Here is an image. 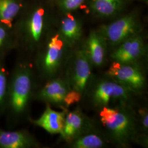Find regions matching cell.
<instances>
[{
    "instance_id": "8992f818",
    "label": "cell",
    "mask_w": 148,
    "mask_h": 148,
    "mask_svg": "<svg viewBox=\"0 0 148 148\" xmlns=\"http://www.w3.org/2000/svg\"><path fill=\"white\" fill-rule=\"evenodd\" d=\"M67 48L58 33L50 38L40 62L45 76L53 77L65 68L69 56L66 53Z\"/></svg>"
},
{
    "instance_id": "5bb4252c",
    "label": "cell",
    "mask_w": 148,
    "mask_h": 148,
    "mask_svg": "<svg viewBox=\"0 0 148 148\" xmlns=\"http://www.w3.org/2000/svg\"><path fill=\"white\" fill-rule=\"evenodd\" d=\"M81 23L73 16H65L60 21L59 35L68 48L74 47L82 36Z\"/></svg>"
},
{
    "instance_id": "3957f363",
    "label": "cell",
    "mask_w": 148,
    "mask_h": 148,
    "mask_svg": "<svg viewBox=\"0 0 148 148\" xmlns=\"http://www.w3.org/2000/svg\"><path fill=\"white\" fill-rule=\"evenodd\" d=\"M93 66L85 47L69 54L65 68V76L70 88L82 96L92 79Z\"/></svg>"
},
{
    "instance_id": "2e32d148",
    "label": "cell",
    "mask_w": 148,
    "mask_h": 148,
    "mask_svg": "<svg viewBox=\"0 0 148 148\" xmlns=\"http://www.w3.org/2000/svg\"><path fill=\"white\" fill-rule=\"evenodd\" d=\"M125 0H91L90 8L97 16L109 17L121 11Z\"/></svg>"
},
{
    "instance_id": "ac0fdd59",
    "label": "cell",
    "mask_w": 148,
    "mask_h": 148,
    "mask_svg": "<svg viewBox=\"0 0 148 148\" xmlns=\"http://www.w3.org/2000/svg\"><path fill=\"white\" fill-rule=\"evenodd\" d=\"M20 10V5L15 0H0V21L7 25Z\"/></svg>"
},
{
    "instance_id": "30bf717a",
    "label": "cell",
    "mask_w": 148,
    "mask_h": 148,
    "mask_svg": "<svg viewBox=\"0 0 148 148\" xmlns=\"http://www.w3.org/2000/svg\"><path fill=\"white\" fill-rule=\"evenodd\" d=\"M71 89L65 76L54 77L43 87L38 94V98L49 104L58 106L64 109V99Z\"/></svg>"
},
{
    "instance_id": "5b68a950",
    "label": "cell",
    "mask_w": 148,
    "mask_h": 148,
    "mask_svg": "<svg viewBox=\"0 0 148 148\" xmlns=\"http://www.w3.org/2000/svg\"><path fill=\"white\" fill-rule=\"evenodd\" d=\"M143 64H122L112 62L105 75L138 95L142 93L147 86L146 75Z\"/></svg>"
},
{
    "instance_id": "52a82bcc",
    "label": "cell",
    "mask_w": 148,
    "mask_h": 148,
    "mask_svg": "<svg viewBox=\"0 0 148 148\" xmlns=\"http://www.w3.org/2000/svg\"><path fill=\"white\" fill-rule=\"evenodd\" d=\"M146 53V43L140 34L128 39L114 48L110 54V59L112 62L119 63H142Z\"/></svg>"
},
{
    "instance_id": "ba28073f",
    "label": "cell",
    "mask_w": 148,
    "mask_h": 148,
    "mask_svg": "<svg viewBox=\"0 0 148 148\" xmlns=\"http://www.w3.org/2000/svg\"><path fill=\"white\" fill-rule=\"evenodd\" d=\"M32 89V76L30 70L21 69L16 75L11 92V104L16 113L25 110L27 106Z\"/></svg>"
},
{
    "instance_id": "9c48e42d",
    "label": "cell",
    "mask_w": 148,
    "mask_h": 148,
    "mask_svg": "<svg viewBox=\"0 0 148 148\" xmlns=\"http://www.w3.org/2000/svg\"><path fill=\"white\" fill-rule=\"evenodd\" d=\"M92 126L93 123L77 107L72 111H66L63 130L60 136L68 143Z\"/></svg>"
},
{
    "instance_id": "6da1fadb",
    "label": "cell",
    "mask_w": 148,
    "mask_h": 148,
    "mask_svg": "<svg viewBox=\"0 0 148 148\" xmlns=\"http://www.w3.org/2000/svg\"><path fill=\"white\" fill-rule=\"evenodd\" d=\"M102 132L110 142L126 147L133 142H146V136L140 133L136 111L133 106L105 107L97 110Z\"/></svg>"
},
{
    "instance_id": "ffe728a7",
    "label": "cell",
    "mask_w": 148,
    "mask_h": 148,
    "mask_svg": "<svg viewBox=\"0 0 148 148\" xmlns=\"http://www.w3.org/2000/svg\"><path fill=\"white\" fill-rule=\"evenodd\" d=\"M82 99V95L79 92L74 90H69L64 99V108L65 109H68L69 107L75 103H79Z\"/></svg>"
},
{
    "instance_id": "7c38bea8",
    "label": "cell",
    "mask_w": 148,
    "mask_h": 148,
    "mask_svg": "<svg viewBox=\"0 0 148 148\" xmlns=\"http://www.w3.org/2000/svg\"><path fill=\"white\" fill-rule=\"evenodd\" d=\"M67 110L68 109H63L62 111H56L47 105L42 114L38 119L34 121V123L42 128L50 134L61 135Z\"/></svg>"
},
{
    "instance_id": "7a4b0ae2",
    "label": "cell",
    "mask_w": 148,
    "mask_h": 148,
    "mask_svg": "<svg viewBox=\"0 0 148 148\" xmlns=\"http://www.w3.org/2000/svg\"><path fill=\"white\" fill-rule=\"evenodd\" d=\"M138 95L104 74L93 77L82 99L98 110L105 107L134 106Z\"/></svg>"
},
{
    "instance_id": "9a60e30c",
    "label": "cell",
    "mask_w": 148,
    "mask_h": 148,
    "mask_svg": "<svg viewBox=\"0 0 148 148\" xmlns=\"http://www.w3.org/2000/svg\"><path fill=\"white\" fill-rule=\"evenodd\" d=\"M33 143L32 138L25 133L0 131V146L2 148H26Z\"/></svg>"
},
{
    "instance_id": "603a6c76",
    "label": "cell",
    "mask_w": 148,
    "mask_h": 148,
    "mask_svg": "<svg viewBox=\"0 0 148 148\" xmlns=\"http://www.w3.org/2000/svg\"><path fill=\"white\" fill-rule=\"evenodd\" d=\"M6 33H5V30L0 27V46L2 45V43L3 42L5 38Z\"/></svg>"
},
{
    "instance_id": "7402d4cb",
    "label": "cell",
    "mask_w": 148,
    "mask_h": 148,
    "mask_svg": "<svg viewBox=\"0 0 148 148\" xmlns=\"http://www.w3.org/2000/svg\"><path fill=\"white\" fill-rule=\"evenodd\" d=\"M7 85L6 75L3 71L0 70V104L5 95Z\"/></svg>"
},
{
    "instance_id": "4fadbf2b",
    "label": "cell",
    "mask_w": 148,
    "mask_h": 148,
    "mask_svg": "<svg viewBox=\"0 0 148 148\" xmlns=\"http://www.w3.org/2000/svg\"><path fill=\"white\" fill-rule=\"evenodd\" d=\"M109 143L104 133L92 126L69 142L68 146L71 148H101Z\"/></svg>"
},
{
    "instance_id": "277c9868",
    "label": "cell",
    "mask_w": 148,
    "mask_h": 148,
    "mask_svg": "<svg viewBox=\"0 0 148 148\" xmlns=\"http://www.w3.org/2000/svg\"><path fill=\"white\" fill-rule=\"evenodd\" d=\"M98 31L107 44L115 48L128 39L142 34V25L137 16L131 14L101 26Z\"/></svg>"
},
{
    "instance_id": "8fae6325",
    "label": "cell",
    "mask_w": 148,
    "mask_h": 148,
    "mask_svg": "<svg viewBox=\"0 0 148 148\" xmlns=\"http://www.w3.org/2000/svg\"><path fill=\"white\" fill-rule=\"evenodd\" d=\"M108 44L98 30L90 32L85 43V50L93 67L101 68L106 63Z\"/></svg>"
},
{
    "instance_id": "d6986e66",
    "label": "cell",
    "mask_w": 148,
    "mask_h": 148,
    "mask_svg": "<svg viewBox=\"0 0 148 148\" xmlns=\"http://www.w3.org/2000/svg\"><path fill=\"white\" fill-rule=\"evenodd\" d=\"M137 116L140 132L146 136L148 131V111L146 107L141 108L138 109Z\"/></svg>"
},
{
    "instance_id": "e0dca14e",
    "label": "cell",
    "mask_w": 148,
    "mask_h": 148,
    "mask_svg": "<svg viewBox=\"0 0 148 148\" xmlns=\"http://www.w3.org/2000/svg\"><path fill=\"white\" fill-rule=\"evenodd\" d=\"M45 11L39 8L35 11L30 19L28 30L30 37L34 42H38L42 36L44 27Z\"/></svg>"
},
{
    "instance_id": "44dd1931",
    "label": "cell",
    "mask_w": 148,
    "mask_h": 148,
    "mask_svg": "<svg viewBox=\"0 0 148 148\" xmlns=\"http://www.w3.org/2000/svg\"><path fill=\"white\" fill-rule=\"evenodd\" d=\"M85 0H59L61 8L66 12H71L77 10Z\"/></svg>"
}]
</instances>
